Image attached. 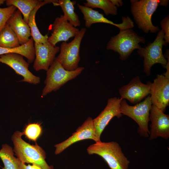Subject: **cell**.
<instances>
[{
	"mask_svg": "<svg viewBox=\"0 0 169 169\" xmlns=\"http://www.w3.org/2000/svg\"><path fill=\"white\" fill-rule=\"evenodd\" d=\"M22 132H15L11 137L14 146L13 152L17 158L22 162L37 165L44 169H54L45 159L46 153L37 143L31 145L22 138Z\"/></svg>",
	"mask_w": 169,
	"mask_h": 169,
	"instance_id": "cell-1",
	"label": "cell"
},
{
	"mask_svg": "<svg viewBox=\"0 0 169 169\" xmlns=\"http://www.w3.org/2000/svg\"><path fill=\"white\" fill-rule=\"evenodd\" d=\"M131 11L138 27L144 32L156 33L159 30L158 26H154L151 17L159 5L166 6L168 0H131Z\"/></svg>",
	"mask_w": 169,
	"mask_h": 169,
	"instance_id": "cell-2",
	"label": "cell"
},
{
	"mask_svg": "<svg viewBox=\"0 0 169 169\" xmlns=\"http://www.w3.org/2000/svg\"><path fill=\"white\" fill-rule=\"evenodd\" d=\"M87 151L90 155L95 154L102 157L110 169H128L130 161L116 142H96L88 147Z\"/></svg>",
	"mask_w": 169,
	"mask_h": 169,
	"instance_id": "cell-3",
	"label": "cell"
},
{
	"mask_svg": "<svg viewBox=\"0 0 169 169\" xmlns=\"http://www.w3.org/2000/svg\"><path fill=\"white\" fill-rule=\"evenodd\" d=\"M144 37L138 36L132 29H129L120 31L119 33L112 37L108 43L107 50H111L117 52L122 60L128 58L135 49L141 47L139 44L145 43Z\"/></svg>",
	"mask_w": 169,
	"mask_h": 169,
	"instance_id": "cell-4",
	"label": "cell"
},
{
	"mask_svg": "<svg viewBox=\"0 0 169 169\" xmlns=\"http://www.w3.org/2000/svg\"><path fill=\"white\" fill-rule=\"evenodd\" d=\"M84 69L83 67H79L74 70H67L56 58L47 71L45 86L43 90L41 96H44L52 91L59 90L68 81L76 78Z\"/></svg>",
	"mask_w": 169,
	"mask_h": 169,
	"instance_id": "cell-5",
	"label": "cell"
},
{
	"mask_svg": "<svg viewBox=\"0 0 169 169\" xmlns=\"http://www.w3.org/2000/svg\"><path fill=\"white\" fill-rule=\"evenodd\" d=\"M152 105L150 95L133 106L128 105L125 99L122 100L120 102L121 113L131 118L137 124L138 132L142 137H147L150 135L148 124Z\"/></svg>",
	"mask_w": 169,
	"mask_h": 169,
	"instance_id": "cell-6",
	"label": "cell"
},
{
	"mask_svg": "<svg viewBox=\"0 0 169 169\" xmlns=\"http://www.w3.org/2000/svg\"><path fill=\"white\" fill-rule=\"evenodd\" d=\"M86 31L85 28H82L72 40L69 43L63 42L61 44L60 53L56 58L67 70H74L79 67L80 46Z\"/></svg>",
	"mask_w": 169,
	"mask_h": 169,
	"instance_id": "cell-7",
	"label": "cell"
},
{
	"mask_svg": "<svg viewBox=\"0 0 169 169\" xmlns=\"http://www.w3.org/2000/svg\"><path fill=\"white\" fill-rule=\"evenodd\" d=\"M164 36L163 31L161 30L152 43L137 51L140 56L144 58V70L147 76L151 74V68L155 64L160 63L164 67L166 64L167 61L162 53L163 45H166Z\"/></svg>",
	"mask_w": 169,
	"mask_h": 169,
	"instance_id": "cell-8",
	"label": "cell"
},
{
	"mask_svg": "<svg viewBox=\"0 0 169 169\" xmlns=\"http://www.w3.org/2000/svg\"><path fill=\"white\" fill-rule=\"evenodd\" d=\"M0 62L7 64L23 79L20 81L34 84H39L40 78L33 74L29 70V63L23 56L15 53H9L0 55Z\"/></svg>",
	"mask_w": 169,
	"mask_h": 169,
	"instance_id": "cell-9",
	"label": "cell"
},
{
	"mask_svg": "<svg viewBox=\"0 0 169 169\" xmlns=\"http://www.w3.org/2000/svg\"><path fill=\"white\" fill-rule=\"evenodd\" d=\"M122 100L120 98L116 97L108 99L104 109L93 119L97 142L101 141V135L110 120L114 117L119 118L122 116L120 111Z\"/></svg>",
	"mask_w": 169,
	"mask_h": 169,
	"instance_id": "cell-10",
	"label": "cell"
},
{
	"mask_svg": "<svg viewBox=\"0 0 169 169\" xmlns=\"http://www.w3.org/2000/svg\"><path fill=\"white\" fill-rule=\"evenodd\" d=\"M150 96L152 105L165 111L169 104V74H157L151 83Z\"/></svg>",
	"mask_w": 169,
	"mask_h": 169,
	"instance_id": "cell-11",
	"label": "cell"
},
{
	"mask_svg": "<svg viewBox=\"0 0 169 169\" xmlns=\"http://www.w3.org/2000/svg\"><path fill=\"white\" fill-rule=\"evenodd\" d=\"M151 82L146 84L141 82L139 76L133 78L129 83L119 90V93L122 99H126L134 104H138L150 94Z\"/></svg>",
	"mask_w": 169,
	"mask_h": 169,
	"instance_id": "cell-12",
	"label": "cell"
},
{
	"mask_svg": "<svg viewBox=\"0 0 169 169\" xmlns=\"http://www.w3.org/2000/svg\"><path fill=\"white\" fill-rule=\"evenodd\" d=\"M86 139H91L97 142L93 119L89 117L79 126L71 136L63 141L54 146L55 154L58 155L68 147L77 142Z\"/></svg>",
	"mask_w": 169,
	"mask_h": 169,
	"instance_id": "cell-13",
	"label": "cell"
},
{
	"mask_svg": "<svg viewBox=\"0 0 169 169\" xmlns=\"http://www.w3.org/2000/svg\"><path fill=\"white\" fill-rule=\"evenodd\" d=\"M149 120L151 124L149 139L153 140L158 137L167 139L169 137V115L152 105Z\"/></svg>",
	"mask_w": 169,
	"mask_h": 169,
	"instance_id": "cell-14",
	"label": "cell"
},
{
	"mask_svg": "<svg viewBox=\"0 0 169 169\" xmlns=\"http://www.w3.org/2000/svg\"><path fill=\"white\" fill-rule=\"evenodd\" d=\"M77 6L83 15L85 25L87 28L90 27L94 23H99L114 25L119 28L120 31L131 29L134 26L133 22L128 16L122 17V23L116 24L105 18L103 14L100 13L98 11L79 3L77 4Z\"/></svg>",
	"mask_w": 169,
	"mask_h": 169,
	"instance_id": "cell-15",
	"label": "cell"
},
{
	"mask_svg": "<svg viewBox=\"0 0 169 169\" xmlns=\"http://www.w3.org/2000/svg\"><path fill=\"white\" fill-rule=\"evenodd\" d=\"M52 29V33L48 38V42L54 46L59 42H66L70 38L74 37L79 31L70 23L63 15L55 19Z\"/></svg>",
	"mask_w": 169,
	"mask_h": 169,
	"instance_id": "cell-16",
	"label": "cell"
},
{
	"mask_svg": "<svg viewBox=\"0 0 169 169\" xmlns=\"http://www.w3.org/2000/svg\"><path fill=\"white\" fill-rule=\"evenodd\" d=\"M35 58L33 67L36 71H47L54 61L60 48L48 42L45 44L34 43Z\"/></svg>",
	"mask_w": 169,
	"mask_h": 169,
	"instance_id": "cell-17",
	"label": "cell"
},
{
	"mask_svg": "<svg viewBox=\"0 0 169 169\" xmlns=\"http://www.w3.org/2000/svg\"><path fill=\"white\" fill-rule=\"evenodd\" d=\"M7 23L17 35L20 45L28 42L31 36L30 28L28 24L23 20L22 13L18 9L15 11Z\"/></svg>",
	"mask_w": 169,
	"mask_h": 169,
	"instance_id": "cell-18",
	"label": "cell"
},
{
	"mask_svg": "<svg viewBox=\"0 0 169 169\" xmlns=\"http://www.w3.org/2000/svg\"><path fill=\"white\" fill-rule=\"evenodd\" d=\"M57 0H39L37 6L32 10L30 13L28 24L30 28L31 35L35 43L45 44L48 42V36L47 34L44 36L40 32L35 22V17L37 11L42 6L46 4L52 3L54 4Z\"/></svg>",
	"mask_w": 169,
	"mask_h": 169,
	"instance_id": "cell-19",
	"label": "cell"
},
{
	"mask_svg": "<svg viewBox=\"0 0 169 169\" xmlns=\"http://www.w3.org/2000/svg\"><path fill=\"white\" fill-rule=\"evenodd\" d=\"M9 53H17L22 55L28 59L29 64L34 61L35 58V52L34 41L32 37L26 44L18 47L11 48H5L0 47V55Z\"/></svg>",
	"mask_w": 169,
	"mask_h": 169,
	"instance_id": "cell-20",
	"label": "cell"
},
{
	"mask_svg": "<svg viewBox=\"0 0 169 169\" xmlns=\"http://www.w3.org/2000/svg\"><path fill=\"white\" fill-rule=\"evenodd\" d=\"M76 1L70 0H58L56 5L59 6L64 13V16L67 20L74 26H80L81 23L78 15L74 11V5Z\"/></svg>",
	"mask_w": 169,
	"mask_h": 169,
	"instance_id": "cell-21",
	"label": "cell"
},
{
	"mask_svg": "<svg viewBox=\"0 0 169 169\" xmlns=\"http://www.w3.org/2000/svg\"><path fill=\"white\" fill-rule=\"evenodd\" d=\"M39 1L37 0H7L5 2L8 6H13L18 8L23 15V20L28 24L30 13L37 6Z\"/></svg>",
	"mask_w": 169,
	"mask_h": 169,
	"instance_id": "cell-22",
	"label": "cell"
},
{
	"mask_svg": "<svg viewBox=\"0 0 169 169\" xmlns=\"http://www.w3.org/2000/svg\"><path fill=\"white\" fill-rule=\"evenodd\" d=\"M20 45L17 35L6 23L0 32V47L11 49Z\"/></svg>",
	"mask_w": 169,
	"mask_h": 169,
	"instance_id": "cell-23",
	"label": "cell"
},
{
	"mask_svg": "<svg viewBox=\"0 0 169 169\" xmlns=\"http://www.w3.org/2000/svg\"><path fill=\"white\" fill-rule=\"evenodd\" d=\"M0 158L4 164L2 169H20L18 159L14 156L13 148L5 144L0 150Z\"/></svg>",
	"mask_w": 169,
	"mask_h": 169,
	"instance_id": "cell-24",
	"label": "cell"
},
{
	"mask_svg": "<svg viewBox=\"0 0 169 169\" xmlns=\"http://www.w3.org/2000/svg\"><path fill=\"white\" fill-rule=\"evenodd\" d=\"M84 6L92 8L101 9L106 15L111 14L115 15L117 13V7L115 6L111 0H86Z\"/></svg>",
	"mask_w": 169,
	"mask_h": 169,
	"instance_id": "cell-25",
	"label": "cell"
},
{
	"mask_svg": "<svg viewBox=\"0 0 169 169\" xmlns=\"http://www.w3.org/2000/svg\"><path fill=\"white\" fill-rule=\"evenodd\" d=\"M42 131V127L38 123H30L28 124L23 132V135L28 139L36 141L41 135Z\"/></svg>",
	"mask_w": 169,
	"mask_h": 169,
	"instance_id": "cell-26",
	"label": "cell"
},
{
	"mask_svg": "<svg viewBox=\"0 0 169 169\" xmlns=\"http://www.w3.org/2000/svg\"><path fill=\"white\" fill-rule=\"evenodd\" d=\"M16 9V8L13 6L0 8V32Z\"/></svg>",
	"mask_w": 169,
	"mask_h": 169,
	"instance_id": "cell-27",
	"label": "cell"
},
{
	"mask_svg": "<svg viewBox=\"0 0 169 169\" xmlns=\"http://www.w3.org/2000/svg\"><path fill=\"white\" fill-rule=\"evenodd\" d=\"M161 25L162 30L164 32V39L166 45L169 42V16H167L163 19L161 22Z\"/></svg>",
	"mask_w": 169,
	"mask_h": 169,
	"instance_id": "cell-28",
	"label": "cell"
},
{
	"mask_svg": "<svg viewBox=\"0 0 169 169\" xmlns=\"http://www.w3.org/2000/svg\"><path fill=\"white\" fill-rule=\"evenodd\" d=\"M18 163L20 169H44L39 166L35 164H28L26 165L25 163L21 162L18 159Z\"/></svg>",
	"mask_w": 169,
	"mask_h": 169,
	"instance_id": "cell-29",
	"label": "cell"
},
{
	"mask_svg": "<svg viewBox=\"0 0 169 169\" xmlns=\"http://www.w3.org/2000/svg\"><path fill=\"white\" fill-rule=\"evenodd\" d=\"M112 3L116 6H121L123 4V2L121 0H111Z\"/></svg>",
	"mask_w": 169,
	"mask_h": 169,
	"instance_id": "cell-30",
	"label": "cell"
},
{
	"mask_svg": "<svg viewBox=\"0 0 169 169\" xmlns=\"http://www.w3.org/2000/svg\"><path fill=\"white\" fill-rule=\"evenodd\" d=\"M6 1L4 0H0V5L3 4L6 2Z\"/></svg>",
	"mask_w": 169,
	"mask_h": 169,
	"instance_id": "cell-31",
	"label": "cell"
}]
</instances>
